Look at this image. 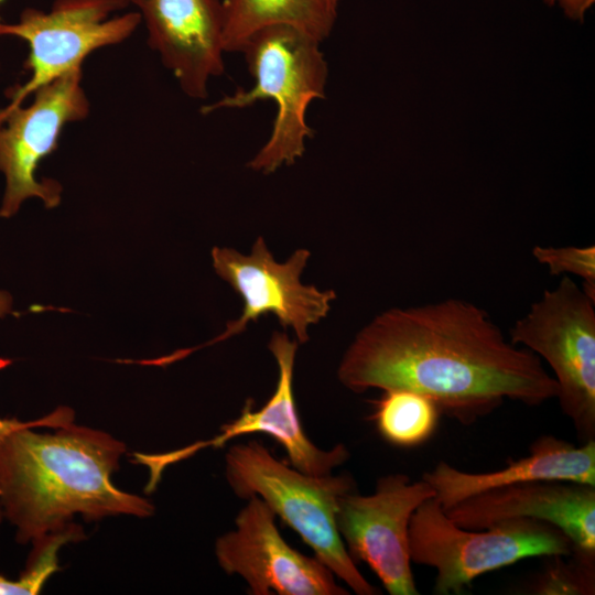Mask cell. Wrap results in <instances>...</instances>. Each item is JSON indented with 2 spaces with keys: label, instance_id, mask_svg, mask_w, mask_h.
Segmentation results:
<instances>
[{
  "label": "cell",
  "instance_id": "3",
  "mask_svg": "<svg viewBox=\"0 0 595 595\" xmlns=\"http://www.w3.org/2000/svg\"><path fill=\"white\" fill-rule=\"evenodd\" d=\"M321 42L289 24H269L252 32L238 52L255 79L247 90H236L201 108L203 115L242 109L271 99L277 106L272 131L247 166L271 174L303 156L314 137L306 112L316 99H325L328 65Z\"/></svg>",
  "mask_w": 595,
  "mask_h": 595
},
{
  "label": "cell",
  "instance_id": "7",
  "mask_svg": "<svg viewBox=\"0 0 595 595\" xmlns=\"http://www.w3.org/2000/svg\"><path fill=\"white\" fill-rule=\"evenodd\" d=\"M129 4V0H55L48 12L28 8L17 23L0 20V36H15L29 45L24 69L30 78L6 91L4 108L18 107L41 86L82 69L91 52L128 39L142 21L140 13L108 18Z\"/></svg>",
  "mask_w": 595,
  "mask_h": 595
},
{
  "label": "cell",
  "instance_id": "14",
  "mask_svg": "<svg viewBox=\"0 0 595 595\" xmlns=\"http://www.w3.org/2000/svg\"><path fill=\"white\" fill-rule=\"evenodd\" d=\"M269 349L278 366L275 390L259 409H253L252 400H247L239 416L224 424L220 433L206 442L188 448L167 454L160 458L162 463L186 457L207 446L220 447L231 439L253 433L271 436L284 448L290 465L298 470L324 476L332 474L349 458L348 448L339 443L333 448L323 450L316 446L302 428L293 393V370L298 343L291 340L285 333L274 332L269 342Z\"/></svg>",
  "mask_w": 595,
  "mask_h": 595
},
{
  "label": "cell",
  "instance_id": "12",
  "mask_svg": "<svg viewBox=\"0 0 595 595\" xmlns=\"http://www.w3.org/2000/svg\"><path fill=\"white\" fill-rule=\"evenodd\" d=\"M148 29V43L190 98L205 99L224 63L223 0H129Z\"/></svg>",
  "mask_w": 595,
  "mask_h": 595
},
{
  "label": "cell",
  "instance_id": "18",
  "mask_svg": "<svg viewBox=\"0 0 595 595\" xmlns=\"http://www.w3.org/2000/svg\"><path fill=\"white\" fill-rule=\"evenodd\" d=\"M84 538L79 526L67 527L34 540L29 563L15 581L0 575V595H35L41 592L45 582L60 570L58 552L67 543Z\"/></svg>",
  "mask_w": 595,
  "mask_h": 595
},
{
  "label": "cell",
  "instance_id": "17",
  "mask_svg": "<svg viewBox=\"0 0 595 595\" xmlns=\"http://www.w3.org/2000/svg\"><path fill=\"white\" fill-rule=\"evenodd\" d=\"M382 391L375 401L371 416L379 434L399 447H413L426 442L435 432L441 415L436 403L410 389Z\"/></svg>",
  "mask_w": 595,
  "mask_h": 595
},
{
  "label": "cell",
  "instance_id": "16",
  "mask_svg": "<svg viewBox=\"0 0 595 595\" xmlns=\"http://www.w3.org/2000/svg\"><path fill=\"white\" fill-rule=\"evenodd\" d=\"M340 0H223L225 52L269 24L299 28L323 43L333 32Z\"/></svg>",
  "mask_w": 595,
  "mask_h": 595
},
{
  "label": "cell",
  "instance_id": "20",
  "mask_svg": "<svg viewBox=\"0 0 595 595\" xmlns=\"http://www.w3.org/2000/svg\"><path fill=\"white\" fill-rule=\"evenodd\" d=\"M576 562L562 563L560 555L553 556L555 563L548 567L536 584L538 594H593L594 559L573 551Z\"/></svg>",
  "mask_w": 595,
  "mask_h": 595
},
{
  "label": "cell",
  "instance_id": "21",
  "mask_svg": "<svg viewBox=\"0 0 595 595\" xmlns=\"http://www.w3.org/2000/svg\"><path fill=\"white\" fill-rule=\"evenodd\" d=\"M12 311V296L3 290H0V317L6 316ZM12 360L0 358V370L11 365ZM30 422H20L15 419H0V443L12 431L22 428Z\"/></svg>",
  "mask_w": 595,
  "mask_h": 595
},
{
  "label": "cell",
  "instance_id": "2",
  "mask_svg": "<svg viewBox=\"0 0 595 595\" xmlns=\"http://www.w3.org/2000/svg\"><path fill=\"white\" fill-rule=\"evenodd\" d=\"M73 421L74 412L60 407L0 443V506L20 543L65 528L75 515L91 521L154 512L148 499L111 480L126 445Z\"/></svg>",
  "mask_w": 595,
  "mask_h": 595
},
{
  "label": "cell",
  "instance_id": "1",
  "mask_svg": "<svg viewBox=\"0 0 595 595\" xmlns=\"http://www.w3.org/2000/svg\"><path fill=\"white\" fill-rule=\"evenodd\" d=\"M337 377L356 393L418 391L466 425L506 399L540 405L559 392L534 353L507 340L484 310L458 299L380 313L349 344Z\"/></svg>",
  "mask_w": 595,
  "mask_h": 595
},
{
  "label": "cell",
  "instance_id": "22",
  "mask_svg": "<svg viewBox=\"0 0 595 595\" xmlns=\"http://www.w3.org/2000/svg\"><path fill=\"white\" fill-rule=\"evenodd\" d=\"M545 4H559L564 14L574 21L583 22L586 11L593 6L595 0H543Z\"/></svg>",
  "mask_w": 595,
  "mask_h": 595
},
{
  "label": "cell",
  "instance_id": "5",
  "mask_svg": "<svg viewBox=\"0 0 595 595\" xmlns=\"http://www.w3.org/2000/svg\"><path fill=\"white\" fill-rule=\"evenodd\" d=\"M411 561L436 571L434 593L461 594L485 573L533 556H567L570 539L556 527L512 519L486 529L457 526L435 497L422 502L409 526Z\"/></svg>",
  "mask_w": 595,
  "mask_h": 595
},
{
  "label": "cell",
  "instance_id": "6",
  "mask_svg": "<svg viewBox=\"0 0 595 595\" xmlns=\"http://www.w3.org/2000/svg\"><path fill=\"white\" fill-rule=\"evenodd\" d=\"M510 342L547 361L563 413L583 442L595 440V299L564 275L515 323Z\"/></svg>",
  "mask_w": 595,
  "mask_h": 595
},
{
  "label": "cell",
  "instance_id": "8",
  "mask_svg": "<svg viewBox=\"0 0 595 595\" xmlns=\"http://www.w3.org/2000/svg\"><path fill=\"white\" fill-rule=\"evenodd\" d=\"M82 69H73L37 88L30 105L0 108V172L6 187L0 217L10 218L24 201L39 197L46 208L60 205L62 185L37 181L39 163L58 148L63 128L84 120L90 109L82 87Z\"/></svg>",
  "mask_w": 595,
  "mask_h": 595
},
{
  "label": "cell",
  "instance_id": "15",
  "mask_svg": "<svg viewBox=\"0 0 595 595\" xmlns=\"http://www.w3.org/2000/svg\"><path fill=\"white\" fill-rule=\"evenodd\" d=\"M444 509L466 498L502 486L563 480L595 486V440L575 446L552 435L536 440L530 454L486 473L464 472L440 461L422 476Z\"/></svg>",
  "mask_w": 595,
  "mask_h": 595
},
{
  "label": "cell",
  "instance_id": "9",
  "mask_svg": "<svg viewBox=\"0 0 595 595\" xmlns=\"http://www.w3.org/2000/svg\"><path fill=\"white\" fill-rule=\"evenodd\" d=\"M435 497L421 478L381 476L370 495L355 490L339 498L336 526L354 561L366 563L391 595H418L411 569L409 526L416 508Z\"/></svg>",
  "mask_w": 595,
  "mask_h": 595
},
{
  "label": "cell",
  "instance_id": "10",
  "mask_svg": "<svg viewBox=\"0 0 595 595\" xmlns=\"http://www.w3.org/2000/svg\"><path fill=\"white\" fill-rule=\"evenodd\" d=\"M310 256L307 249H298L288 260L278 262L262 237L256 239L248 255L214 247L215 272L241 296L244 307L240 316L227 323L226 329L206 345L240 334L249 322L267 314L275 315L284 328H292L299 343H306L309 327L327 315L336 299L333 290L301 282Z\"/></svg>",
  "mask_w": 595,
  "mask_h": 595
},
{
  "label": "cell",
  "instance_id": "19",
  "mask_svg": "<svg viewBox=\"0 0 595 595\" xmlns=\"http://www.w3.org/2000/svg\"><path fill=\"white\" fill-rule=\"evenodd\" d=\"M534 259L548 267L550 274H573L583 280L584 291L595 299V247H542L532 249Z\"/></svg>",
  "mask_w": 595,
  "mask_h": 595
},
{
  "label": "cell",
  "instance_id": "11",
  "mask_svg": "<svg viewBox=\"0 0 595 595\" xmlns=\"http://www.w3.org/2000/svg\"><path fill=\"white\" fill-rule=\"evenodd\" d=\"M235 528L217 538L215 555L229 575L240 576L253 595H348L316 556L293 549L280 534L275 515L257 496L247 499Z\"/></svg>",
  "mask_w": 595,
  "mask_h": 595
},
{
  "label": "cell",
  "instance_id": "4",
  "mask_svg": "<svg viewBox=\"0 0 595 595\" xmlns=\"http://www.w3.org/2000/svg\"><path fill=\"white\" fill-rule=\"evenodd\" d=\"M225 477L237 497L263 500L350 591L357 595L380 593L356 566L336 526L339 498L356 489L351 475L302 473L251 441L228 448Z\"/></svg>",
  "mask_w": 595,
  "mask_h": 595
},
{
  "label": "cell",
  "instance_id": "23",
  "mask_svg": "<svg viewBox=\"0 0 595 595\" xmlns=\"http://www.w3.org/2000/svg\"><path fill=\"white\" fill-rule=\"evenodd\" d=\"M1 517H2V511L0 510V521H1Z\"/></svg>",
  "mask_w": 595,
  "mask_h": 595
},
{
  "label": "cell",
  "instance_id": "13",
  "mask_svg": "<svg viewBox=\"0 0 595 595\" xmlns=\"http://www.w3.org/2000/svg\"><path fill=\"white\" fill-rule=\"evenodd\" d=\"M459 527L486 529L512 519H533L560 529L573 551L595 558V486L534 480L493 488L444 509Z\"/></svg>",
  "mask_w": 595,
  "mask_h": 595
}]
</instances>
